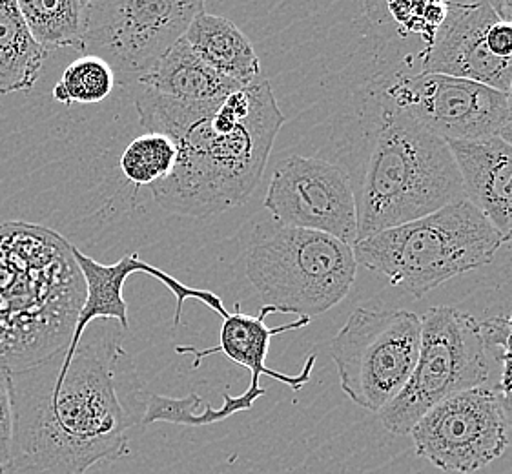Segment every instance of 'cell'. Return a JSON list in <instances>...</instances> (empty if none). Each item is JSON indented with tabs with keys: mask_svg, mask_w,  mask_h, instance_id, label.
Masks as SVG:
<instances>
[{
	"mask_svg": "<svg viewBox=\"0 0 512 474\" xmlns=\"http://www.w3.org/2000/svg\"><path fill=\"white\" fill-rule=\"evenodd\" d=\"M124 332L101 320L70 358L62 347L10 371L13 434L0 474H86L126 454L150 392L124 349Z\"/></svg>",
	"mask_w": 512,
	"mask_h": 474,
	"instance_id": "1",
	"label": "cell"
},
{
	"mask_svg": "<svg viewBox=\"0 0 512 474\" xmlns=\"http://www.w3.org/2000/svg\"><path fill=\"white\" fill-rule=\"evenodd\" d=\"M336 130L349 141V161L339 166L356 197L358 241L467 199L451 146L390 103L374 81Z\"/></svg>",
	"mask_w": 512,
	"mask_h": 474,
	"instance_id": "2",
	"label": "cell"
},
{
	"mask_svg": "<svg viewBox=\"0 0 512 474\" xmlns=\"http://www.w3.org/2000/svg\"><path fill=\"white\" fill-rule=\"evenodd\" d=\"M287 117L267 79L230 93L216 114L177 141L172 174L152 186L155 203L174 216H219L245 205L265 174Z\"/></svg>",
	"mask_w": 512,
	"mask_h": 474,
	"instance_id": "3",
	"label": "cell"
},
{
	"mask_svg": "<svg viewBox=\"0 0 512 474\" xmlns=\"http://www.w3.org/2000/svg\"><path fill=\"white\" fill-rule=\"evenodd\" d=\"M82 283L72 245L57 232L0 225V369L19 371L70 343Z\"/></svg>",
	"mask_w": 512,
	"mask_h": 474,
	"instance_id": "4",
	"label": "cell"
},
{
	"mask_svg": "<svg viewBox=\"0 0 512 474\" xmlns=\"http://www.w3.org/2000/svg\"><path fill=\"white\" fill-rule=\"evenodd\" d=\"M503 239L487 217L461 199L407 225L383 230L354 245L358 265L423 298L465 272L491 265Z\"/></svg>",
	"mask_w": 512,
	"mask_h": 474,
	"instance_id": "5",
	"label": "cell"
},
{
	"mask_svg": "<svg viewBox=\"0 0 512 474\" xmlns=\"http://www.w3.org/2000/svg\"><path fill=\"white\" fill-rule=\"evenodd\" d=\"M358 272L354 248L336 237L259 223L246 248V278L281 314L312 318L347 298Z\"/></svg>",
	"mask_w": 512,
	"mask_h": 474,
	"instance_id": "6",
	"label": "cell"
},
{
	"mask_svg": "<svg viewBox=\"0 0 512 474\" xmlns=\"http://www.w3.org/2000/svg\"><path fill=\"white\" fill-rule=\"evenodd\" d=\"M491 361L480 321L454 307H432L421 318L418 363L405 389L378 414L396 436H405L438 403L487 387Z\"/></svg>",
	"mask_w": 512,
	"mask_h": 474,
	"instance_id": "7",
	"label": "cell"
},
{
	"mask_svg": "<svg viewBox=\"0 0 512 474\" xmlns=\"http://www.w3.org/2000/svg\"><path fill=\"white\" fill-rule=\"evenodd\" d=\"M420 345L418 314L376 299L359 305L330 347L341 389L361 409L381 413L405 389Z\"/></svg>",
	"mask_w": 512,
	"mask_h": 474,
	"instance_id": "8",
	"label": "cell"
},
{
	"mask_svg": "<svg viewBox=\"0 0 512 474\" xmlns=\"http://www.w3.org/2000/svg\"><path fill=\"white\" fill-rule=\"evenodd\" d=\"M205 8L203 0H86L82 55L106 62L115 84L135 86Z\"/></svg>",
	"mask_w": 512,
	"mask_h": 474,
	"instance_id": "9",
	"label": "cell"
},
{
	"mask_svg": "<svg viewBox=\"0 0 512 474\" xmlns=\"http://www.w3.org/2000/svg\"><path fill=\"white\" fill-rule=\"evenodd\" d=\"M374 83L396 108L447 145L498 137L509 119L507 97L485 84L440 73L394 72Z\"/></svg>",
	"mask_w": 512,
	"mask_h": 474,
	"instance_id": "10",
	"label": "cell"
},
{
	"mask_svg": "<svg viewBox=\"0 0 512 474\" xmlns=\"http://www.w3.org/2000/svg\"><path fill=\"white\" fill-rule=\"evenodd\" d=\"M409 434L416 454L445 473H476L511 445L498 394L489 385L438 403Z\"/></svg>",
	"mask_w": 512,
	"mask_h": 474,
	"instance_id": "11",
	"label": "cell"
},
{
	"mask_svg": "<svg viewBox=\"0 0 512 474\" xmlns=\"http://www.w3.org/2000/svg\"><path fill=\"white\" fill-rule=\"evenodd\" d=\"M272 219L336 237L354 247L358 208L347 172L323 157L290 155L277 166L265 196Z\"/></svg>",
	"mask_w": 512,
	"mask_h": 474,
	"instance_id": "12",
	"label": "cell"
},
{
	"mask_svg": "<svg viewBox=\"0 0 512 474\" xmlns=\"http://www.w3.org/2000/svg\"><path fill=\"white\" fill-rule=\"evenodd\" d=\"M498 13L491 2H447V17L431 44L420 53L421 73H440L485 84L507 93L512 61L496 59L487 48V31Z\"/></svg>",
	"mask_w": 512,
	"mask_h": 474,
	"instance_id": "13",
	"label": "cell"
},
{
	"mask_svg": "<svg viewBox=\"0 0 512 474\" xmlns=\"http://www.w3.org/2000/svg\"><path fill=\"white\" fill-rule=\"evenodd\" d=\"M72 254L77 267L81 270L84 285H86V296L82 303L81 312L77 323L73 327L72 338L70 343L66 345V356L70 358L73 352L77 351L79 343H81L84 332L97 320H115L126 332L130 329L128 323V305L123 298V287L128 276H132L134 272H143L152 278L159 279L166 289L170 290L175 296L177 307H175L174 325H181V314L185 309L186 299H197L201 301L205 307L214 310L223 320L230 314L226 310L223 299L217 296L212 290L194 289L188 287L185 283H181L174 276L166 274L161 268L154 267L150 263H146L139 258L137 252L126 254L124 258L119 259L117 263L112 265H104L95 259L82 254L81 250L72 245Z\"/></svg>",
	"mask_w": 512,
	"mask_h": 474,
	"instance_id": "14",
	"label": "cell"
},
{
	"mask_svg": "<svg viewBox=\"0 0 512 474\" xmlns=\"http://www.w3.org/2000/svg\"><path fill=\"white\" fill-rule=\"evenodd\" d=\"M276 312L277 309H274V307L265 305L263 309L259 310L257 316H250V314H245L241 310L239 303H236L234 312H230L223 320V327L219 332V343L217 345L208 347V349H197L192 345H177L175 352L177 354H192L194 356V363H192L194 369L201 365V361L208 358V356H214V354H225L228 360H232L237 365L248 369L252 374V380H250L248 389L243 392V396L252 405H254L257 398L265 396V392H267L259 385V378L263 374L270 376L272 380L285 383L292 391H301L310 382V376H312L314 365H316V356L314 354L308 356L303 371L296 374V376L283 374V372H277L267 367V356L268 351H270V341L274 336H279L283 332H290V330L303 329L310 323V318L301 316L292 323L270 329V327H267V316L276 314Z\"/></svg>",
	"mask_w": 512,
	"mask_h": 474,
	"instance_id": "15",
	"label": "cell"
},
{
	"mask_svg": "<svg viewBox=\"0 0 512 474\" xmlns=\"http://www.w3.org/2000/svg\"><path fill=\"white\" fill-rule=\"evenodd\" d=\"M449 146L460 168L465 196L502 236L503 245L512 243V145L498 135Z\"/></svg>",
	"mask_w": 512,
	"mask_h": 474,
	"instance_id": "16",
	"label": "cell"
},
{
	"mask_svg": "<svg viewBox=\"0 0 512 474\" xmlns=\"http://www.w3.org/2000/svg\"><path fill=\"white\" fill-rule=\"evenodd\" d=\"M183 39L201 61L239 86L261 79V62L252 42L223 15L197 13Z\"/></svg>",
	"mask_w": 512,
	"mask_h": 474,
	"instance_id": "17",
	"label": "cell"
},
{
	"mask_svg": "<svg viewBox=\"0 0 512 474\" xmlns=\"http://www.w3.org/2000/svg\"><path fill=\"white\" fill-rule=\"evenodd\" d=\"M135 86L185 104H221L230 93L243 88L201 61L185 39L177 42L154 72Z\"/></svg>",
	"mask_w": 512,
	"mask_h": 474,
	"instance_id": "18",
	"label": "cell"
},
{
	"mask_svg": "<svg viewBox=\"0 0 512 474\" xmlns=\"http://www.w3.org/2000/svg\"><path fill=\"white\" fill-rule=\"evenodd\" d=\"M48 52L31 37L19 0H0V95L30 92Z\"/></svg>",
	"mask_w": 512,
	"mask_h": 474,
	"instance_id": "19",
	"label": "cell"
},
{
	"mask_svg": "<svg viewBox=\"0 0 512 474\" xmlns=\"http://www.w3.org/2000/svg\"><path fill=\"white\" fill-rule=\"evenodd\" d=\"M31 37L46 52L75 48L81 52L86 0H19Z\"/></svg>",
	"mask_w": 512,
	"mask_h": 474,
	"instance_id": "20",
	"label": "cell"
},
{
	"mask_svg": "<svg viewBox=\"0 0 512 474\" xmlns=\"http://www.w3.org/2000/svg\"><path fill=\"white\" fill-rule=\"evenodd\" d=\"M177 161V146L170 137L143 134L135 137L121 155V170L126 181L137 186H154L172 174Z\"/></svg>",
	"mask_w": 512,
	"mask_h": 474,
	"instance_id": "21",
	"label": "cell"
},
{
	"mask_svg": "<svg viewBox=\"0 0 512 474\" xmlns=\"http://www.w3.org/2000/svg\"><path fill=\"white\" fill-rule=\"evenodd\" d=\"M115 77L106 62L93 55H81L64 68L59 83L53 88L57 103L97 104L113 92Z\"/></svg>",
	"mask_w": 512,
	"mask_h": 474,
	"instance_id": "22",
	"label": "cell"
},
{
	"mask_svg": "<svg viewBox=\"0 0 512 474\" xmlns=\"http://www.w3.org/2000/svg\"><path fill=\"white\" fill-rule=\"evenodd\" d=\"M13 411H11L10 371L0 369V469L10 458Z\"/></svg>",
	"mask_w": 512,
	"mask_h": 474,
	"instance_id": "23",
	"label": "cell"
},
{
	"mask_svg": "<svg viewBox=\"0 0 512 474\" xmlns=\"http://www.w3.org/2000/svg\"><path fill=\"white\" fill-rule=\"evenodd\" d=\"M487 48L489 52L502 61H512V24L502 21L500 17L492 22L487 31Z\"/></svg>",
	"mask_w": 512,
	"mask_h": 474,
	"instance_id": "24",
	"label": "cell"
},
{
	"mask_svg": "<svg viewBox=\"0 0 512 474\" xmlns=\"http://www.w3.org/2000/svg\"><path fill=\"white\" fill-rule=\"evenodd\" d=\"M491 4L502 21L511 22L512 24V0H496Z\"/></svg>",
	"mask_w": 512,
	"mask_h": 474,
	"instance_id": "25",
	"label": "cell"
},
{
	"mask_svg": "<svg viewBox=\"0 0 512 474\" xmlns=\"http://www.w3.org/2000/svg\"><path fill=\"white\" fill-rule=\"evenodd\" d=\"M500 137H502L505 143L512 145V115H509V119L503 124L502 130H500Z\"/></svg>",
	"mask_w": 512,
	"mask_h": 474,
	"instance_id": "26",
	"label": "cell"
},
{
	"mask_svg": "<svg viewBox=\"0 0 512 474\" xmlns=\"http://www.w3.org/2000/svg\"><path fill=\"white\" fill-rule=\"evenodd\" d=\"M505 97H507V108H509V115H512V79L511 84H509V90L505 93Z\"/></svg>",
	"mask_w": 512,
	"mask_h": 474,
	"instance_id": "27",
	"label": "cell"
}]
</instances>
